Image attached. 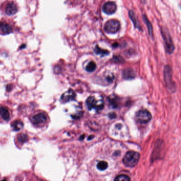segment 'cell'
I'll return each instance as SVG.
<instances>
[{"instance_id":"obj_1","label":"cell","mask_w":181,"mask_h":181,"mask_svg":"<svg viewBox=\"0 0 181 181\" xmlns=\"http://www.w3.org/2000/svg\"><path fill=\"white\" fill-rule=\"evenodd\" d=\"M48 115L43 111H38L33 113L30 117V121L35 127L41 128L46 124L48 121Z\"/></svg>"},{"instance_id":"obj_2","label":"cell","mask_w":181,"mask_h":181,"mask_svg":"<svg viewBox=\"0 0 181 181\" xmlns=\"http://www.w3.org/2000/svg\"><path fill=\"white\" fill-rule=\"evenodd\" d=\"M161 33L164 41L165 49L168 54H172L175 49V46L168 29L165 27L162 28Z\"/></svg>"},{"instance_id":"obj_3","label":"cell","mask_w":181,"mask_h":181,"mask_svg":"<svg viewBox=\"0 0 181 181\" xmlns=\"http://www.w3.org/2000/svg\"><path fill=\"white\" fill-rule=\"evenodd\" d=\"M140 158V155L137 152L131 151L125 155L123 162L125 165L129 167H133L136 165Z\"/></svg>"},{"instance_id":"obj_4","label":"cell","mask_w":181,"mask_h":181,"mask_svg":"<svg viewBox=\"0 0 181 181\" xmlns=\"http://www.w3.org/2000/svg\"><path fill=\"white\" fill-rule=\"evenodd\" d=\"M87 106L89 110L95 109L96 111H100L104 107V102L103 99H98L93 96H90L86 101Z\"/></svg>"},{"instance_id":"obj_5","label":"cell","mask_w":181,"mask_h":181,"mask_svg":"<svg viewBox=\"0 0 181 181\" xmlns=\"http://www.w3.org/2000/svg\"><path fill=\"white\" fill-rule=\"evenodd\" d=\"M121 28V23L116 19L108 20L104 25V30L106 33L114 34L117 33Z\"/></svg>"},{"instance_id":"obj_6","label":"cell","mask_w":181,"mask_h":181,"mask_svg":"<svg viewBox=\"0 0 181 181\" xmlns=\"http://www.w3.org/2000/svg\"><path fill=\"white\" fill-rule=\"evenodd\" d=\"M136 121L141 124H146L151 119V115L149 111L142 109L138 111L136 115Z\"/></svg>"},{"instance_id":"obj_7","label":"cell","mask_w":181,"mask_h":181,"mask_svg":"<svg viewBox=\"0 0 181 181\" xmlns=\"http://www.w3.org/2000/svg\"><path fill=\"white\" fill-rule=\"evenodd\" d=\"M164 78L168 87L173 91V89L175 90V87H174L172 84V76H171V68L168 65H166L164 68Z\"/></svg>"},{"instance_id":"obj_8","label":"cell","mask_w":181,"mask_h":181,"mask_svg":"<svg viewBox=\"0 0 181 181\" xmlns=\"http://www.w3.org/2000/svg\"><path fill=\"white\" fill-rule=\"evenodd\" d=\"M117 9V6L113 2H107L103 6V11L105 14L111 15L114 14Z\"/></svg>"},{"instance_id":"obj_9","label":"cell","mask_w":181,"mask_h":181,"mask_svg":"<svg viewBox=\"0 0 181 181\" xmlns=\"http://www.w3.org/2000/svg\"><path fill=\"white\" fill-rule=\"evenodd\" d=\"M76 98V93L72 89H69L67 92H64L61 98V101L63 103H68L69 101H72L75 99Z\"/></svg>"},{"instance_id":"obj_10","label":"cell","mask_w":181,"mask_h":181,"mask_svg":"<svg viewBox=\"0 0 181 181\" xmlns=\"http://www.w3.org/2000/svg\"><path fill=\"white\" fill-rule=\"evenodd\" d=\"M4 11L8 16H13L18 12L17 6L14 2H9L5 6Z\"/></svg>"},{"instance_id":"obj_11","label":"cell","mask_w":181,"mask_h":181,"mask_svg":"<svg viewBox=\"0 0 181 181\" xmlns=\"http://www.w3.org/2000/svg\"><path fill=\"white\" fill-rule=\"evenodd\" d=\"M10 119V113L7 107L0 105V120L1 121L8 122Z\"/></svg>"},{"instance_id":"obj_12","label":"cell","mask_w":181,"mask_h":181,"mask_svg":"<svg viewBox=\"0 0 181 181\" xmlns=\"http://www.w3.org/2000/svg\"><path fill=\"white\" fill-rule=\"evenodd\" d=\"M13 29L9 23L7 22H0V33L2 35H7L11 33Z\"/></svg>"},{"instance_id":"obj_13","label":"cell","mask_w":181,"mask_h":181,"mask_svg":"<svg viewBox=\"0 0 181 181\" xmlns=\"http://www.w3.org/2000/svg\"><path fill=\"white\" fill-rule=\"evenodd\" d=\"M93 52L96 54L99 55L102 57L107 56L109 54V51H107L106 49L100 48L98 45H96L95 49H93Z\"/></svg>"},{"instance_id":"obj_14","label":"cell","mask_w":181,"mask_h":181,"mask_svg":"<svg viewBox=\"0 0 181 181\" xmlns=\"http://www.w3.org/2000/svg\"><path fill=\"white\" fill-rule=\"evenodd\" d=\"M142 17V20H144V23L147 26V29H148L149 34V35H150L151 37H152V35H153V29H152V27L151 23L150 22V21L148 20V18L147 17V16L145 14H143Z\"/></svg>"},{"instance_id":"obj_15","label":"cell","mask_w":181,"mask_h":181,"mask_svg":"<svg viewBox=\"0 0 181 181\" xmlns=\"http://www.w3.org/2000/svg\"><path fill=\"white\" fill-rule=\"evenodd\" d=\"M12 128L14 131H19L23 128V123L20 120H15L11 123Z\"/></svg>"},{"instance_id":"obj_16","label":"cell","mask_w":181,"mask_h":181,"mask_svg":"<svg viewBox=\"0 0 181 181\" xmlns=\"http://www.w3.org/2000/svg\"><path fill=\"white\" fill-rule=\"evenodd\" d=\"M128 16L130 17V18L131 20V21L133 23V25H134L135 28H138V29H139L140 30H141L142 29H141V27H140L139 25L138 22L137 20H136V17L134 16V12H133L132 10H130V11H129V12H128Z\"/></svg>"},{"instance_id":"obj_17","label":"cell","mask_w":181,"mask_h":181,"mask_svg":"<svg viewBox=\"0 0 181 181\" xmlns=\"http://www.w3.org/2000/svg\"><path fill=\"white\" fill-rule=\"evenodd\" d=\"M123 77H124V78L127 79H132L134 78V76H135L133 70L131 68L125 69L123 71Z\"/></svg>"},{"instance_id":"obj_18","label":"cell","mask_w":181,"mask_h":181,"mask_svg":"<svg viewBox=\"0 0 181 181\" xmlns=\"http://www.w3.org/2000/svg\"><path fill=\"white\" fill-rule=\"evenodd\" d=\"M28 139V137L27 134L25 133H20L17 136V142L19 144H23L26 142Z\"/></svg>"},{"instance_id":"obj_19","label":"cell","mask_w":181,"mask_h":181,"mask_svg":"<svg viewBox=\"0 0 181 181\" xmlns=\"http://www.w3.org/2000/svg\"><path fill=\"white\" fill-rule=\"evenodd\" d=\"M96 68V64L93 61L90 62L86 66V70L87 71L89 72H92L94 71Z\"/></svg>"},{"instance_id":"obj_20","label":"cell","mask_w":181,"mask_h":181,"mask_svg":"<svg viewBox=\"0 0 181 181\" xmlns=\"http://www.w3.org/2000/svg\"><path fill=\"white\" fill-rule=\"evenodd\" d=\"M107 167H108L107 163L105 161L99 162L98 163L97 166L98 169L100 170V171H104L107 168Z\"/></svg>"},{"instance_id":"obj_21","label":"cell","mask_w":181,"mask_h":181,"mask_svg":"<svg viewBox=\"0 0 181 181\" xmlns=\"http://www.w3.org/2000/svg\"><path fill=\"white\" fill-rule=\"evenodd\" d=\"M114 180L118 181H128L130 180V178L127 175L122 174L117 176Z\"/></svg>"},{"instance_id":"obj_22","label":"cell","mask_w":181,"mask_h":181,"mask_svg":"<svg viewBox=\"0 0 181 181\" xmlns=\"http://www.w3.org/2000/svg\"><path fill=\"white\" fill-rule=\"evenodd\" d=\"M112 60L115 63H123L124 62V59L120 56H114Z\"/></svg>"},{"instance_id":"obj_23","label":"cell","mask_w":181,"mask_h":181,"mask_svg":"<svg viewBox=\"0 0 181 181\" xmlns=\"http://www.w3.org/2000/svg\"><path fill=\"white\" fill-rule=\"evenodd\" d=\"M118 46H119V44L117 43H114V44H113V45H112V46H113V47H114V48H116V47H117Z\"/></svg>"}]
</instances>
